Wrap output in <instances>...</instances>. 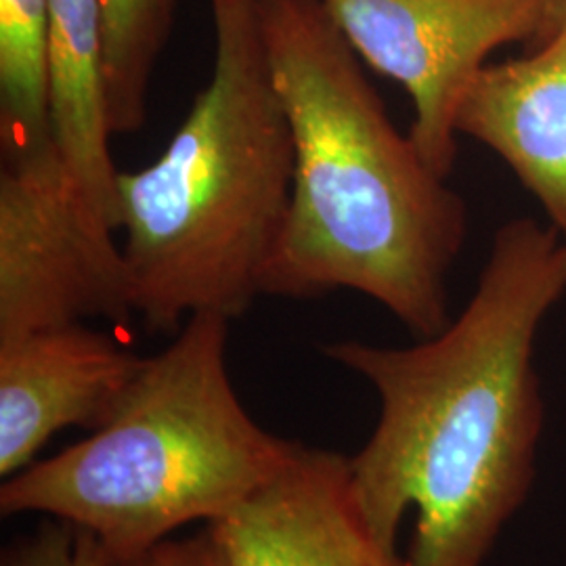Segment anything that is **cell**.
Here are the masks:
<instances>
[{"label": "cell", "mask_w": 566, "mask_h": 566, "mask_svg": "<svg viewBox=\"0 0 566 566\" xmlns=\"http://www.w3.org/2000/svg\"><path fill=\"white\" fill-rule=\"evenodd\" d=\"M177 0H102L105 84L114 135L145 126L154 67L168 41Z\"/></svg>", "instance_id": "7c38bea8"}, {"label": "cell", "mask_w": 566, "mask_h": 566, "mask_svg": "<svg viewBox=\"0 0 566 566\" xmlns=\"http://www.w3.org/2000/svg\"><path fill=\"white\" fill-rule=\"evenodd\" d=\"M229 566H405L365 518L350 458L301 443L282 472L212 523Z\"/></svg>", "instance_id": "ba28073f"}, {"label": "cell", "mask_w": 566, "mask_h": 566, "mask_svg": "<svg viewBox=\"0 0 566 566\" xmlns=\"http://www.w3.org/2000/svg\"><path fill=\"white\" fill-rule=\"evenodd\" d=\"M455 128L497 154L566 238V28L518 60L486 63Z\"/></svg>", "instance_id": "9c48e42d"}, {"label": "cell", "mask_w": 566, "mask_h": 566, "mask_svg": "<svg viewBox=\"0 0 566 566\" xmlns=\"http://www.w3.org/2000/svg\"><path fill=\"white\" fill-rule=\"evenodd\" d=\"M547 7V32L546 41L566 28V0H546ZM544 41V42H546Z\"/></svg>", "instance_id": "9a60e30c"}, {"label": "cell", "mask_w": 566, "mask_h": 566, "mask_svg": "<svg viewBox=\"0 0 566 566\" xmlns=\"http://www.w3.org/2000/svg\"><path fill=\"white\" fill-rule=\"evenodd\" d=\"M359 60L399 82L413 103L409 139L447 179L458 109L486 57L546 41V0H319Z\"/></svg>", "instance_id": "8992f818"}, {"label": "cell", "mask_w": 566, "mask_h": 566, "mask_svg": "<svg viewBox=\"0 0 566 566\" xmlns=\"http://www.w3.org/2000/svg\"><path fill=\"white\" fill-rule=\"evenodd\" d=\"M0 566H114L102 544L78 526L46 518L2 554Z\"/></svg>", "instance_id": "4fadbf2b"}, {"label": "cell", "mask_w": 566, "mask_h": 566, "mask_svg": "<svg viewBox=\"0 0 566 566\" xmlns=\"http://www.w3.org/2000/svg\"><path fill=\"white\" fill-rule=\"evenodd\" d=\"M109 224L84 203L53 151L0 177V343L135 317L128 264Z\"/></svg>", "instance_id": "5b68a950"}, {"label": "cell", "mask_w": 566, "mask_h": 566, "mask_svg": "<svg viewBox=\"0 0 566 566\" xmlns=\"http://www.w3.org/2000/svg\"><path fill=\"white\" fill-rule=\"evenodd\" d=\"M254 11L294 142L290 208L261 292L306 301L353 290L420 340L439 334L464 198L390 122L319 0H254Z\"/></svg>", "instance_id": "7a4b0ae2"}, {"label": "cell", "mask_w": 566, "mask_h": 566, "mask_svg": "<svg viewBox=\"0 0 566 566\" xmlns=\"http://www.w3.org/2000/svg\"><path fill=\"white\" fill-rule=\"evenodd\" d=\"M49 99L53 142L84 203L120 231L105 84L102 0H49Z\"/></svg>", "instance_id": "30bf717a"}, {"label": "cell", "mask_w": 566, "mask_h": 566, "mask_svg": "<svg viewBox=\"0 0 566 566\" xmlns=\"http://www.w3.org/2000/svg\"><path fill=\"white\" fill-rule=\"evenodd\" d=\"M566 296V238L552 224L500 227L464 311L413 346L322 344L380 399L378 422L350 458L365 518L405 566H483L535 481L544 399L535 340Z\"/></svg>", "instance_id": "6da1fadb"}, {"label": "cell", "mask_w": 566, "mask_h": 566, "mask_svg": "<svg viewBox=\"0 0 566 566\" xmlns=\"http://www.w3.org/2000/svg\"><path fill=\"white\" fill-rule=\"evenodd\" d=\"M122 566H229V563L223 546L210 526H206L202 533L191 537H170Z\"/></svg>", "instance_id": "5bb4252c"}, {"label": "cell", "mask_w": 566, "mask_h": 566, "mask_svg": "<svg viewBox=\"0 0 566 566\" xmlns=\"http://www.w3.org/2000/svg\"><path fill=\"white\" fill-rule=\"evenodd\" d=\"M145 359L88 325L36 329L0 343V476L34 464L63 428L99 430Z\"/></svg>", "instance_id": "52a82bcc"}, {"label": "cell", "mask_w": 566, "mask_h": 566, "mask_svg": "<svg viewBox=\"0 0 566 566\" xmlns=\"http://www.w3.org/2000/svg\"><path fill=\"white\" fill-rule=\"evenodd\" d=\"M212 13L210 82L163 156L118 179L133 306L151 332L198 313L242 317L290 208L294 142L254 2Z\"/></svg>", "instance_id": "3957f363"}, {"label": "cell", "mask_w": 566, "mask_h": 566, "mask_svg": "<svg viewBox=\"0 0 566 566\" xmlns=\"http://www.w3.org/2000/svg\"><path fill=\"white\" fill-rule=\"evenodd\" d=\"M229 322L191 315L107 424L0 486L2 516L41 514L91 533L114 566L182 526L221 521L275 479L301 443L259 424L229 369Z\"/></svg>", "instance_id": "277c9868"}, {"label": "cell", "mask_w": 566, "mask_h": 566, "mask_svg": "<svg viewBox=\"0 0 566 566\" xmlns=\"http://www.w3.org/2000/svg\"><path fill=\"white\" fill-rule=\"evenodd\" d=\"M212 2V9L217 7H229V4H250L254 0H210Z\"/></svg>", "instance_id": "2e32d148"}, {"label": "cell", "mask_w": 566, "mask_h": 566, "mask_svg": "<svg viewBox=\"0 0 566 566\" xmlns=\"http://www.w3.org/2000/svg\"><path fill=\"white\" fill-rule=\"evenodd\" d=\"M49 0H0V143L4 164L57 151L49 99Z\"/></svg>", "instance_id": "8fae6325"}]
</instances>
